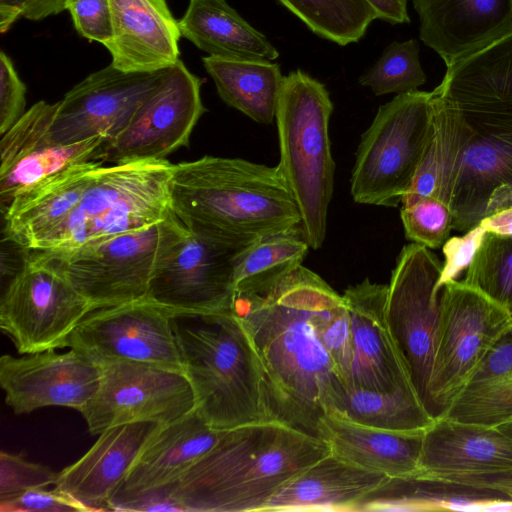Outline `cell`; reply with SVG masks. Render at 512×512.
Returning <instances> with one entry per match:
<instances>
[{"mask_svg": "<svg viewBox=\"0 0 512 512\" xmlns=\"http://www.w3.org/2000/svg\"><path fill=\"white\" fill-rule=\"evenodd\" d=\"M345 306L343 295L302 265L234 291L232 309L259 359L271 419L317 436L320 419L341 412L348 387L322 330Z\"/></svg>", "mask_w": 512, "mask_h": 512, "instance_id": "obj_1", "label": "cell"}, {"mask_svg": "<svg viewBox=\"0 0 512 512\" xmlns=\"http://www.w3.org/2000/svg\"><path fill=\"white\" fill-rule=\"evenodd\" d=\"M170 207L196 237L237 253L267 236L301 229L278 166L204 156L174 164Z\"/></svg>", "mask_w": 512, "mask_h": 512, "instance_id": "obj_2", "label": "cell"}, {"mask_svg": "<svg viewBox=\"0 0 512 512\" xmlns=\"http://www.w3.org/2000/svg\"><path fill=\"white\" fill-rule=\"evenodd\" d=\"M328 443L279 420L223 431L167 486L183 512L261 511L290 479L330 454Z\"/></svg>", "mask_w": 512, "mask_h": 512, "instance_id": "obj_3", "label": "cell"}, {"mask_svg": "<svg viewBox=\"0 0 512 512\" xmlns=\"http://www.w3.org/2000/svg\"><path fill=\"white\" fill-rule=\"evenodd\" d=\"M171 322L196 410L211 428L273 420L259 359L233 309L173 313Z\"/></svg>", "mask_w": 512, "mask_h": 512, "instance_id": "obj_4", "label": "cell"}, {"mask_svg": "<svg viewBox=\"0 0 512 512\" xmlns=\"http://www.w3.org/2000/svg\"><path fill=\"white\" fill-rule=\"evenodd\" d=\"M333 103L325 85L297 69L283 77L276 108L277 165L301 217L312 249L325 240L335 164L329 140Z\"/></svg>", "mask_w": 512, "mask_h": 512, "instance_id": "obj_5", "label": "cell"}, {"mask_svg": "<svg viewBox=\"0 0 512 512\" xmlns=\"http://www.w3.org/2000/svg\"><path fill=\"white\" fill-rule=\"evenodd\" d=\"M173 166L166 159L101 165L67 217L31 250L75 249L167 219Z\"/></svg>", "mask_w": 512, "mask_h": 512, "instance_id": "obj_6", "label": "cell"}, {"mask_svg": "<svg viewBox=\"0 0 512 512\" xmlns=\"http://www.w3.org/2000/svg\"><path fill=\"white\" fill-rule=\"evenodd\" d=\"M433 93L397 94L363 133L350 179L359 204L396 207L409 190L433 134Z\"/></svg>", "mask_w": 512, "mask_h": 512, "instance_id": "obj_7", "label": "cell"}, {"mask_svg": "<svg viewBox=\"0 0 512 512\" xmlns=\"http://www.w3.org/2000/svg\"><path fill=\"white\" fill-rule=\"evenodd\" d=\"M185 230L173 213L151 226L98 243L35 252L66 278L93 311L146 299L160 257Z\"/></svg>", "mask_w": 512, "mask_h": 512, "instance_id": "obj_8", "label": "cell"}, {"mask_svg": "<svg viewBox=\"0 0 512 512\" xmlns=\"http://www.w3.org/2000/svg\"><path fill=\"white\" fill-rule=\"evenodd\" d=\"M511 328L512 316L478 290L457 280L442 287L426 399L434 418L445 412L488 351Z\"/></svg>", "mask_w": 512, "mask_h": 512, "instance_id": "obj_9", "label": "cell"}, {"mask_svg": "<svg viewBox=\"0 0 512 512\" xmlns=\"http://www.w3.org/2000/svg\"><path fill=\"white\" fill-rule=\"evenodd\" d=\"M440 98L453 107L461 126L449 206L453 229L465 232L482 219L497 188H512V103Z\"/></svg>", "mask_w": 512, "mask_h": 512, "instance_id": "obj_10", "label": "cell"}, {"mask_svg": "<svg viewBox=\"0 0 512 512\" xmlns=\"http://www.w3.org/2000/svg\"><path fill=\"white\" fill-rule=\"evenodd\" d=\"M25 259L0 302V329L19 354L67 347L89 302L37 252Z\"/></svg>", "mask_w": 512, "mask_h": 512, "instance_id": "obj_11", "label": "cell"}, {"mask_svg": "<svg viewBox=\"0 0 512 512\" xmlns=\"http://www.w3.org/2000/svg\"><path fill=\"white\" fill-rule=\"evenodd\" d=\"M441 270L442 263L428 247L413 242L404 246L386 298L391 334L425 406L439 323Z\"/></svg>", "mask_w": 512, "mask_h": 512, "instance_id": "obj_12", "label": "cell"}, {"mask_svg": "<svg viewBox=\"0 0 512 512\" xmlns=\"http://www.w3.org/2000/svg\"><path fill=\"white\" fill-rule=\"evenodd\" d=\"M196 409L191 384L183 372L134 361L102 367L97 392L79 412L92 435L123 424L166 425Z\"/></svg>", "mask_w": 512, "mask_h": 512, "instance_id": "obj_13", "label": "cell"}, {"mask_svg": "<svg viewBox=\"0 0 512 512\" xmlns=\"http://www.w3.org/2000/svg\"><path fill=\"white\" fill-rule=\"evenodd\" d=\"M200 89L201 80L180 59L166 68L128 126L102 146L99 160L104 165L165 160L171 152L187 146L205 112Z\"/></svg>", "mask_w": 512, "mask_h": 512, "instance_id": "obj_14", "label": "cell"}, {"mask_svg": "<svg viewBox=\"0 0 512 512\" xmlns=\"http://www.w3.org/2000/svg\"><path fill=\"white\" fill-rule=\"evenodd\" d=\"M172 315L147 299L95 309L77 324L67 347L101 367L134 361L183 372Z\"/></svg>", "mask_w": 512, "mask_h": 512, "instance_id": "obj_15", "label": "cell"}, {"mask_svg": "<svg viewBox=\"0 0 512 512\" xmlns=\"http://www.w3.org/2000/svg\"><path fill=\"white\" fill-rule=\"evenodd\" d=\"M164 70L127 72L110 64L93 72L57 102L51 139L62 145L97 136L114 139L158 85Z\"/></svg>", "mask_w": 512, "mask_h": 512, "instance_id": "obj_16", "label": "cell"}, {"mask_svg": "<svg viewBox=\"0 0 512 512\" xmlns=\"http://www.w3.org/2000/svg\"><path fill=\"white\" fill-rule=\"evenodd\" d=\"M234 254L185 230L160 257L146 299L173 313L232 310Z\"/></svg>", "mask_w": 512, "mask_h": 512, "instance_id": "obj_17", "label": "cell"}, {"mask_svg": "<svg viewBox=\"0 0 512 512\" xmlns=\"http://www.w3.org/2000/svg\"><path fill=\"white\" fill-rule=\"evenodd\" d=\"M57 102L35 103L2 135L0 143V203L2 213L11 202L36 186L76 166L100 161L104 136L62 145L50 136Z\"/></svg>", "mask_w": 512, "mask_h": 512, "instance_id": "obj_18", "label": "cell"}, {"mask_svg": "<svg viewBox=\"0 0 512 512\" xmlns=\"http://www.w3.org/2000/svg\"><path fill=\"white\" fill-rule=\"evenodd\" d=\"M102 367L73 349L0 358V385L14 414L49 406L80 412L98 390Z\"/></svg>", "mask_w": 512, "mask_h": 512, "instance_id": "obj_19", "label": "cell"}, {"mask_svg": "<svg viewBox=\"0 0 512 512\" xmlns=\"http://www.w3.org/2000/svg\"><path fill=\"white\" fill-rule=\"evenodd\" d=\"M387 291L388 285L368 278L344 291L353 344L348 387L416 390L386 319Z\"/></svg>", "mask_w": 512, "mask_h": 512, "instance_id": "obj_20", "label": "cell"}, {"mask_svg": "<svg viewBox=\"0 0 512 512\" xmlns=\"http://www.w3.org/2000/svg\"><path fill=\"white\" fill-rule=\"evenodd\" d=\"M419 38L446 67L512 32V0H412Z\"/></svg>", "mask_w": 512, "mask_h": 512, "instance_id": "obj_21", "label": "cell"}, {"mask_svg": "<svg viewBox=\"0 0 512 512\" xmlns=\"http://www.w3.org/2000/svg\"><path fill=\"white\" fill-rule=\"evenodd\" d=\"M512 470V438L498 428L436 417L425 429L420 478L445 481L457 477Z\"/></svg>", "mask_w": 512, "mask_h": 512, "instance_id": "obj_22", "label": "cell"}, {"mask_svg": "<svg viewBox=\"0 0 512 512\" xmlns=\"http://www.w3.org/2000/svg\"><path fill=\"white\" fill-rule=\"evenodd\" d=\"M111 64L127 72L166 69L179 60L178 21L165 0H109Z\"/></svg>", "mask_w": 512, "mask_h": 512, "instance_id": "obj_23", "label": "cell"}, {"mask_svg": "<svg viewBox=\"0 0 512 512\" xmlns=\"http://www.w3.org/2000/svg\"><path fill=\"white\" fill-rule=\"evenodd\" d=\"M156 427L139 422L105 430L81 458L58 473L54 488L88 512L109 511L111 496Z\"/></svg>", "mask_w": 512, "mask_h": 512, "instance_id": "obj_24", "label": "cell"}, {"mask_svg": "<svg viewBox=\"0 0 512 512\" xmlns=\"http://www.w3.org/2000/svg\"><path fill=\"white\" fill-rule=\"evenodd\" d=\"M222 432L211 428L196 409L177 421L157 425L110 499L173 484Z\"/></svg>", "mask_w": 512, "mask_h": 512, "instance_id": "obj_25", "label": "cell"}, {"mask_svg": "<svg viewBox=\"0 0 512 512\" xmlns=\"http://www.w3.org/2000/svg\"><path fill=\"white\" fill-rule=\"evenodd\" d=\"M388 477L330 453L283 485L262 512H356L359 502Z\"/></svg>", "mask_w": 512, "mask_h": 512, "instance_id": "obj_26", "label": "cell"}, {"mask_svg": "<svg viewBox=\"0 0 512 512\" xmlns=\"http://www.w3.org/2000/svg\"><path fill=\"white\" fill-rule=\"evenodd\" d=\"M425 431V430H424ZM424 431H393L363 425L338 412L320 419L317 436L331 453L389 477L415 476Z\"/></svg>", "mask_w": 512, "mask_h": 512, "instance_id": "obj_27", "label": "cell"}, {"mask_svg": "<svg viewBox=\"0 0 512 512\" xmlns=\"http://www.w3.org/2000/svg\"><path fill=\"white\" fill-rule=\"evenodd\" d=\"M181 35L209 56L236 60H275L277 48L226 0H189L178 20Z\"/></svg>", "mask_w": 512, "mask_h": 512, "instance_id": "obj_28", "label": "cell"}, {"mask_svg": "<svg viewBox=\"0 0 512 512\" xmlns=\"http://www.w3.org/2000/svg\"><path fill=\"white\" fill-rule=\"evenodd\" d=\"M440 416L491 428L512 422V328L488 351Z\"/></svg>", "mask_w": 512, "mask_h": 512, "instance_id": "obj_29", "label": "cell"}, {"mask_svg": "<svg viewBox=\"0 0 512 512\" xmlns=\"http://www.w3.org/2000/svg\"><path fill=\"white\" fill-rule=\"evenodd\" d=\"M220 98L257 123L271 124L283 80L279 64L269 60L202 58Z\"/></svg>", "mask_w": 512, "mask_h": 512, "instance_id": "obj_30", "label": "cell"}, {"mask_svg": "<svg viewBox=\"0 0 512 512\" xmlns=\"http://www.w3.org/2000/svg\"><path fill=\"white\" fill-rule=\"evenodd\" d=\"M433 92L453 102L512 103V32L447 67Z\"/></svg>", "mask_w": 512, "mask_h": 512, "instance_id": "obj_31", "label": "cell"}, {"mask_svg": "<svg viewBox=\"0 0 512 512\" xmlns=\"http://www.w3.org/2000/svg\"><path fill=\"white\" fill-rule=\"evenodd\" d=\"M433 107L430 144L402 199L433 197L449 205L451 181L461 142V126L453 107L434 93Z\"/></svg>", "mask_w": 512, "mask_h": 512, "instance_id": "obj_32", "label": "cell"}, {"mask_svg": "<svg viewBox=\"0 0 512 512\" xmlns=\"http://www.w3.org/2000/svg\"><path fill=\"white\" fill-rule=\"evenodd\" d=\"M338 413L363 425L393 431H424L435 419L414 389L380 392L348 387Z\"/></svg>", "mask_w": 512, "mask_h": 512, "instance_id": "obj_33", "label": "cell"}, {"mask_svg": "<svg viewBox=\"0 0 512 512\" xmlns=\"http://www.w3.org/2000/svg\"><path fill=\"white\" fill-rule=\"evenodd\" d=\"M310 246L301 229L267 236L233 256L234 291L272 282L302 265Z\"/></svg>", "mask_w": 512, "mask_h": 512, "instance_id": "obj_34", "label": "cell"}, {"mask_svg": "<svg viewBox=\"0 0 512 512\" xmlns=\"http://www.w3.org/2000/svg\"><path fill=\"white\" fill-rule=\"evenodd\" d=\"M315 35L346 46L359 42L377 19L367 0H276Z\"/></svg>", "mask_w": 512, "mask_h": 512, "instance_id": "obj_35", "label": "cell"}, {"mask_svg": "<svg viewBox=\"0 0 512 512\" xmlns=\"http://www.w3.org/2000/svg\"><path fill=\"white\" fill-rule=\"evenodd\" d=\"M462 282L512 316V236L487 233Z\"/></svg>", "mask_w": 512, "mask_h": 512, "instance_id": "obj_36", "label": "cell"}, {"mask_svg": "<svg viewBox=\"0 0 512 512\" xmlns=\"http://www.w3.org/2000/svg\"><path fill=\"white\" fill-rule=\"evenodd\" d=\"M419 52L416 39L392 42L378 60L359 77V84L368 87L376 96L418 90L426 82Z\"/></svg>", "mask_w": 512, "mask_h": 512, "instance_id": "obj_37", "label": "cell"}, {"mask_svg": "<svg viewBox=\"0 0 512 512\" xmlns=\"http://www.w3.org/2000/svg\"><path fill=\"white\" fill-rule=\"evenodd\" d=\"M400 215L406 238L429 249L442 247L453 229L449 205L437 198L402 199Z\"/></svg>", "mask_w": 512, "mask_h": 512, "instance_id": "obj_38", "label": "cell"}, {"mask_svg": "<svg viewBox=\"0 0 512 512\" xmlns=\"http://www.w3.org/2000/svg\"><path fill=\"white\" fill-rule=\"evenodd\" d=\"M58 473L47 466L27 461L19 454L0 453V504L34 488L56 484Z\"/></svg>", "mask_w": 512, "mask_h": 512, "instance_id": "obj_39", "label": "cell"}, {"mask_svg": "<svg viewBox=\"0 0 512 512\" xmlns=\"http://www.w3.org/2000/svg\"><path fill=\"white\" fill-rule=\"evenodd\" d=\"M66 10L82 37L103 45L112 38L109 0H67Z\"/></svg>", "mask_w": 512, "mask_h": 512, "instance_id": "obj_40", "label": "cell"}, {"mask_svg": "<svg viewBox=\"0 0 512 512\" xmlns=\"http://www.w3.org/2000/svg\"><path fill=\"white\" fill-rule=\"evenodd\" d=\"M486 234L485 229L477 224L465 231L462 236L448 238L442 246L444 262L437 284L439 289L447 282L456 280L461 272L467 270Z\"/></svg>", "mask_w": 512, "mask_h": 512, "instance_id": "obj_41", "label": "cell"}, {"mask_svg": "<svg viewBox=\"0 0 512 512\" xmlns=\"http://www.w3.org/2000/svg\"><path fill=\"white\" fill-rule=\"evenodd\" d=\"M26 86L11 58L0 52V133L8 131L25 113Z\"/></svg>", "mask_w": 512, "mask_h": 512, "instance_id": "obj_42", "label": "cell"}, {"mask_svg": "<svg viewBox=\"0 0 512 512\" xmlns=\"http://www.w3.org/2000/svg\"><path fill=\"white\" fill-rule=\"evenodd\" d=\"M322 341L348 387L353 360V344L347 305L326 324L322 330Z\"/></svg>", "mask_w": 512, "mask_h": 512, "instance_id": "obj_43", "label": "cell"}, {"mask_svg": "<svg viewBox=\"0 0 512 512\" xmlns=\"http://www.w3.org/2000/svg\"><path fill=\"white\" fill-rule=\"evenodd\" d=\"M1 512H88V510L56 488H34L18 498L0 504Z\"/></svg>", "mask_w": 512, "mask_h": 512, "instance_id": "obj_44", "label": "cell"}, {"mask_svg": "<svg viewBox=\"0 0 512 512\" xmlns=\"http://www.w3.org/2000/svg\"><path fill=\"white\" fill-rule=\"evenodd\" d=\"M67 0H0V31L5 33L20 18L38 21L66 10Z\"/></svg>", "mask_w": 512, "mask_h": 512, "instance_id": "obj_45", "label": "cell"}, {"mask_svg": "<svg viewBox=\"0 0 512 512\" xmlns=\"http://www.w3.org/2000/svg\"><path fill=\"white\" fill-rule=\"evenodd\" d=\"M108 508L109 511L183 512L180 505L170 495L167 486L110 499Z\"/></svg>", "mask_w": 512, "mask_h": 512, "instance_id": "obj_46", "label": "cell"}, {"mask_svg": "<svg viewBox=\"0 0 512 512\" xmlns=\"http://www.w3.org/2000/svg\"><path fill=\"white\" fill-rule=\"evenodd\" d=\"M441 482L492 490L512 500V470L492 474L457 477Z\"/></svg>", "mask_w": 512, "mask_h": 512, "instance_id": "obj_47", "label": "cell"}, {"mask_svg": "<svg viewBox=\"0 0 512 512\" xmlns=\"http://www.w3.org/2000/svg\"><path fill=\"white\" fill-rule=\"evenodd\" d=\"M374 8L377 19L390 24L410 23L407 10L408 0H367Z\"/></svg>", "mask_w": 512, "mask_h": 512, "instance_id": "obj_48", "label": "cell"}, {"mask_svg": "<svg viewBox=\"0 0 512 512\" xmlns=\"http://www.w3.org/2000/svg\"><path fill=\"white\" fill-rule=\"evenodd\" d=\"M487 233L512 236V206L487 212L478 223Z\"/></svg>", "mask_w": 512, "mask_h": 512, "instance_id": "obj_49", "label": "cell"}, {"mask_svg": "<svg viewBox=\"0 0 512 512\" xmlns=\"http://www.w3.org/2000/svg\"><path fill=\"white\" fill-rule=\"evenodd\" d=\"M497 428L512 438V422L501 425Z\"/></svg>", "mask_w": 512, "mask_h": 512, "instance_id": "obj_50", "label": "cell"}]
</instances>
